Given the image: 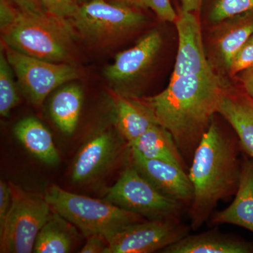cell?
Listing matches in <instances>:
<instances>
[{
    "instance_id": "obj_10",
    "label": "cell",
    "mask_w": 253,
    "mask_h": 253,
    "mask_svg": "<svg viewBox=\"0 0 253 253\" xmlns=\"http://www.w3.org/2000/svg\"><path fill=\"white\" fill-rule=\"evenodd\" d=\"M131 165L161 194L189 207L194 189L188 171L168 161L147 159L130 151Z\"/></svg>"
},
{
    "instance_id": "obj_15",
    "label": "cell",
    "mask_w": 253,
    "mask_h": 253,
    "mask_svg": "<svg viewBox=\"0 0 253 253\" xmlns=\"http://www.w3.org/2000/svg\"><path fill=\"white\" fill-rule=\"evenodd\" d=\"M113 104L118 132L129 147L158 124L152 110L141 98L123 96L114 91Z\"/></svg>"
},
{
    "instance_id": "obj_5",
    "label": "cell",
    "mask_w": 253,
    "mask_h": 253,
    "mask_svg": "<svg viewBox=\"0 0 253 253\" xmlns=\"http://www.w3.org/2000/svg\"><path fill=\"white\" fill-rule=\"evenodd\" d=\"M11 208L0 225V252H33L37 236L52 211L44 196L28 192L10 183Z\"/></svg>"
},
{
    "instance_id": "obj_12",
    "label": "cell",
    "mask_w": 253,
    "mask_h": 253,
    "mask_svg": "<svg viewBox=\"0 0 253 253\" xmlns=\"http://www.w3.org/2000/svg\"><path fill=\"white\" fill-rule=\"evenodd\" d=\"M162 43L159 32H150L135 45L116 55L114 62L105 68V77L116 84L130 83L152 64Z\"/></svg>"
},
{
    "instance_id": "obj_4",
    "label": "cell",
    "mask_w": 253,
    "mask_h": 253,
    "mask_svg": "<svg viewBox=\"0 0 253 253\" xmlns=\"http://www.w3.org/2000/svg\"><path fill=\"white\" fill-rule=\"evenodd\" d=\"M44 198L52 211L78 228L85 237L99 234L107 239L125 226L146 220L106 200L73 194L56 185L48 188Z\"/></svg>"
},
{
    "instance_id": "obj_3",
    "label": "cell",
    "mask_w": 253,
    "mask_h": 253,
    "mask_svg": "<svg viewBox=\"0 0 253 253\" xmlns=\"http://www.w3.org/2000/svg\"><path fill=\"white\" fill-rule=\"evenodd\" d=\"M7 47L37 59L64 63L71 56L76 33L69 19L47 13L29 14L18 10L13 24L1 32Z\"/></svg>"
},
{
    "instance_id": "obj_17",
    "label": "cell",
    "mask_w": 253,
    "mask_h": 253,
    "mask_svg": "<svg viewBox=\"0 0 253 253\" xmlns=\"http://www.w3.org/2000/svg\"><path fill=\"white\" fill-rule=\"evenodd\" d=\"M217 113L230 125L241 149L253 158V101L246 94L227 92L223 96Z\"/></svg>"
},
{
    "instance_id": "obj_26",
    "label": "cell",
    "mask_w": 253,
    "mask_h": 253,
    "mask_svg": "<svg viewBox=\"0 0 253 253\" xmlns=\"http://www.w3.org/2000/svg\"><path fill=\"white\" fill-rule=\"evenodd\" d=\"M47 14L63 19H71L77 12L79 4L76 0H41Z\"/></svg>"
},
{
    "instance_id": "obj_16",
    "label": "cell",
    "mask_w": 253,
    "mask_h": 253,
    "mask_svg": "<svg viewBox=\"0 0 253 253\" xmlns=\"http://www.w3.org/2000/svg\"><path fill=\"white\" fill-rule=\"evenodd\" d=\"M163 253H253V242L210 230L190 235L163 249Z\"/></svg>"
},
{
    "instance_id": "obj_21",
    "label": "cell",
    "mask_w": 253,
    "mask_h": 253,
    "mask_svg": "<svg viewBox=\"0 0 253 253\" xmlns=\"http://www.w3.org/2000/svg\"><path fill=\"white\" fill-rule=\"evenodd\" d=\"M83 102V89L76 84L63 86L51 98L50 116L56 126L65 134H71L76 130Z\"/></svg>"
},
{
    "instance_id": "obj_7",
    "label": "cell",
    "mask_w": 253,
    "mask_h": 253,
    "mask_svg": "<svg viewBox=\"0 0 253 253\" xmlns=\"http://www.w3.org/2000/svg\"><path fill=\"white\" fill-rule=\"evenodd\" d=\"M5 54L23 94L36 106L42 104L56 88L81 76L71 64L37 59L9 47Z\"/></svg>"
},
{
    "instance_id": "obj_31",
    "label": "cell",
    "mask_w": 253,
    "mask_h": 253,
    "mask_svg": "<svg viewBox=\"0 0 253 253\" xmlns=\"http://www.w3.org/2000/svg\"><path fill=\"white\" fill-rule=\"evenodd\" d=\"M21 12L29 14H45L41 0H11Z\"/></svg>"
},
{
    "instance_id": "obj_14",
    "label": "cell",
    "mask_w": 253,
    "mask_h": 253,
    "mask_svg": "<svg viewBox=\"0 0 253 253\" xmlns=\"http://www.w3.org/2000/svg\"><path fill=\"white\" fill-rule=\"evenodd\" d=\"M213 224H232L253 233V158L244 156L234 201L227 208L214 212Z\"/></svg>"
},
{
    "instance_id": "obj_33",
    "label": "cell",
    "mask_w": 253,
    "mask_h": 253,
    "mask_svg": "<svg viewBox=\"0 0 253 253\" xmlns=\"http://www.w3.org/2000/svg\"><path fill=\"white\" fill-rule=\"evenodd\" d=\"M181 11L194 12L197 11L201 7L203 0H180Z\"/></svg>"
},
{
    "instance_id": "obj_2",
    "label": "cell",
    "mask_w": 253,
    "mask_h": 253,
    "mask_svg": "<svg viewBox=\"0 0 253 253\" xmlns=\"http://www.w3.org/2000/svg\"><path fill=\"white\" fill-rule=\"evenodd\" d=\"M237 136L226 135L212 118L195 150L189 169L194 189L189 206L191 228L199 230L212 217L218 203L235 195L241 174Z\"/></svg>"
},
{
    "instance_id": "obj_30",
    "label": "cell",
    "mask_w": 253,
    "mask_h": 253,
    "mask_svg": "<svg viewBox=\"0 0 253 253\" xmlns=\"http://www.w3.org/2000/svg\"><path fill=\"white\" fill-rule=\"evenodd\" d=\"M86 242L81 249V253H105L108 243L104 236L93 234L86 237Z\"/></svg>"
},
{
    "instance_id": "obj_1",
    "label": "cell",
    "mask_w": 253,
    "mask_h": 253,
    "mask_svg": "<svg viewBox=\"0 0 253 253\" xmlns=\"http://www.w3.org/2000/svg\"><path fill=\"white\" fill-rule=\"evenodd\" d=\"M227 92L212 67L204 73L172 78L164 90L141 98L166 127L186 161H191L219 104Z\"/></svg>"
},
{
    "instance_id": "obj_13",
    "label": "cell",
    "mask_w": 253,
    "mask_h": 253,
    "mask_svg": "<svg viewBox=\"0 0 253 253\" xmlns=\"http://www.w3.org/2000/svg\"><path fill=\"white\" fill-rule=\"evenodd\" d=\"M122 143L112 131H104L83 146L73 163L72 180L86 182L99 176L112 164L122 149Z\"/></svg>"
},
{
    "instance_id": "obj_25",
    "label": "cell",
    "mask_w": 253,
    "mask_h": 253,
    "mask_svg": "<svg viewBox=\"0 0 253 253\" xmlns=\"http://www.w3.org/2000/svg\"><path fill=\"white\" fill-rule=\"evenodd\" d=\"M129 6L151 9L160 19L166 22L174 23L178 16L170 0H130Z\"/></svg>"
},
{
    "instance_id": "obj_36",
    "label": "cell",
    "mask_w": 253,
    "mask_h": 253,
    "mask_svg": "<svg viewBox=\"0 0 253 253\" xmlns=\"http://www.w3.org/2000/svg\"><path fill=\"white\" fill-rule=\"evenodd\" d=\"M249 40L253 43V34L251 36V38H250Z\"/></svg>"
},
{
    "instance_id": "obj_8",
    "label": "cell",
    "mask_w": 253,
    "mask_h": 253,
    "mask_svg": "<svg viewBox=\"0 0 253 253\" xmlns=\"http://www.w3.org/2000/svg\"><path fill=\"white\" fill-rule=\"evenodd\" d=\"M144 19L131 6L105 0H90L80 5L70 21L81 36L99 41L139 27Z\"/></svg>"
},
{
    "instance_id": "obj_20",
    "label": "cell",
    "mask_w": 253,
    "mask_h": 253,
    "mask_svg": "<svg viewBox=\"0 0 253 253\" xmlns=\"http://www.w3.org/2000/svg\"><path fill=\"white\" fill-rule=\"evenodd\" d=\"M13 131L18 140L37 159L47 165L59 162V153L52 136L39 120L23 118L15 125Z\"/></svg>"
},
{
    "instance_id": "obj_27",
    "label": "cell",
    "mask_w": 253,
    "mask_h": 253,
    "mask_svg": "<svg viewBox=\"0 0 253 253\" xmlns=\"http://www.w3.org/2000/svg\"><path fill=\"white\" fill-rule=\"evenodd\" d=\"M252 67L253 43L249 40L234 56L228 71L231 76H236L238 73L244 72Z\"/></svg>"
},
{
    "instance_id": "obj_11",
    "label": "cell",
    "mask_w": 253,
    "mask_h": 253,
    "mask_svg": "<svg viewBox=\"0 0 253 253\" xmlns=\"http://www.w3.org/2000/svg\"><path fill=\"white\" fill-rule=\"evenodd\" d=\"M178 49L171 79L199 74L212 65L206 59L199 18L194 12L181 11L175 22Z\"/></svg>"
},
{
    "instance_id": "obj_6",
    "label": "cell",
    "mask_w": 253,
    "mask_h": 253,
    "mask_svg": "<svg viewBox=\"0 0 253 253\" xmlns=\"http://www.w3.org/2000/svg\"><path fill=\"white\" fill-rule=\"evenodd\" d=\"M105 200L148 220L179 219L186 207L161 194L131 164L109 188Z\"/></svg>"
},
{
    "instance_id": "obj_18",
    "label": "cell",
    "mask_w": 253,
    "mask_h": 253,
    "mask_svg": "<svg viewBox=\"0 0 253 253\" xmlns=\"http://www.w3.org/2000/svg\"><path fill=\"white\" fill-rule=\"evenodd\" d=\"M214 37V49L229 71L233 58L253 34V11L221 21Z\"/></svg>"
},
{
    "instance_id": "obj_32",
    "label": "cell",
    "mask_w": 253,
    "mask_h": 253,
    "mask_svg": "<svg viewBox=\"0 0 253 253\" xmlns=\"http://www.w3.org/2000/svg\"><path fill=\"white\" fill-rule=\"evenodd\" d=\"M241 73V80L245 94L253 101V67Z\"/></svg>"
},
{
    "instance_id": "obj_19",
    "label": "cell",
    "mask_w": 253,
    "mask_h": 253,
    "mask_svg": "<svg viewBox=\"0 0 253 253\" xmlns=\"http://www.w3.org/2000/svg\"><path fill=\"white\" fill-rule=\"evenodd\" d=\"M129 148L142 157L174 163L189 172L186 161L172 134L161 125H155L150 128Z\"/></svg>"
},
{
    "instance_id": "obj_28",
    "label": "cell",
    "mask_w": 253,
    "mask_h": 253,
    "mask_svg": "<svg viewBox=\"0 0 253 253\" xmlns=\"http://www.w3.org/2000/svg\"><path fill=\"white\" fill-rule=\"evenodd\" d=\"M12 201V192L10 184L0 181V225L4 223Z\"/></svg>"
},
{
    "instance_id": "obj_23",
    "label": "cell",
    "mask_w": 253,
    "mask_h": 253,
    "mask_svg": "<svg viewBox=\"0 0 253 253\" xmlns=\"http://www.w3.org/2000/svg\"><path fill=\"white\" fill-rule=\"evenodd\" d=\"M14 71L6 54L0 52V115L8 117L11 110L19 102L17 87L14 79Z\"/></svg>"
},
{
    "instance_id": "obj_34",
    "label": "cell",
    "mask_w": 253,
    "mask_h": 253,
    "mask_svg": "<svg viewBox=\"0 0 253 253\" xmlns=\"http://www.w3.org/2000/svg\"><path fill=\"white\" fill-rule=\"evenodd\" d=\"M116 3H119V4H123L126 5V6H129V3L130 0H116Z\"/></svg>"
},
{
    "instance_id": "obj_22",
    "label": "cell",
    "mask_w": 253,
    "mask_h": 253,
    "mask_svg": "<svg viewBox=\"0 0 253 253\" xmlns=\"http://www.w3.org/2000/svg\"><path fill=\"white\" fill-rule=\"evenodd\" d=\"M74 226L58 213L51 214L38 233L33 253L71 252L77 234Z\"/></svg>"
},
{
    "instance_id": "obj_24",
    "label": "cell",
    "mask_w": 253,
    "mask_h": 253,
    "mask_svg": "<svg viewBox=\"0 0 253 253\" xmlns=\"http://www.w3.org/2000/svg\"><path fill=\"white\" fill-rule=\"evenodd\" d=\"M251 11H253V0H214L209 18L212 22L220 23Z\"/></svg>"
},
{
    "instance_id": "obj_9",
    "label": "cell",
    "mask_w": 253,
    "mask_h": 253,
    "mask_svg": "<svg viewBox=\"0 0 253 253\" xmlns=\"http://www.w3.org/2000/svg\"><path fill=\"white\" fill-rule=\"evenodd\" d=\"M179 219L139 221L125 226L106 239L105 253L160 252L189 234Z\"/></svg>"
},
{
    "instance_id": "obj_29",
    "label": "cell",
    "mask_w": 253,
    "mask_h": 253,
    "mask_svg": "<svg viewBox=\"0 0 253 253\" xmlns=\"http://www.w3.org/2000/svg\"><path fill=\"white\" fill-rule=\"evenodd\" d=\"M18 10L15 9L8 0H0V27L4 31L10 27L17 17Z\"/></svg>"
},
{
    "instance_id": "obj_35",
    "label": "cell",
    "mask_w": 253,
    "mask_h": 253,
    "mask_svg": "<svg viewBox=\"0 0 253 253\" xmlns=\"http://www.w3.org/2000/svg\"><path fill=\"white\" fill-rule=\"evenodd\" d=\"M76 1L79 4V3L82 2V1H85V0H76Z\"/></svg>"
}]
</instances>
